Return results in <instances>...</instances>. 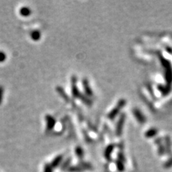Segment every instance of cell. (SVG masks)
Listing matches in <instances>:
<instances>
[{
  "label": "cell",
  "mask_w": 172,
  "mask_h": 172,
  "mask_svg": "<svg viewBox=\"0 0 172 172\" xmlns=\"http://www.w3.org/2000/svg\"><path fill=\"white\" fill-rule=\"evenodd\" d=\"M71 92L73 97L74 98H78V99L82 94L79 90L78 87V78L75 75H73L71 77Z\"/></svg>",
  "instance_id": "cell-1"
},
{
  "label": "cell",
  "mask_w": 172,
  "mask_h": 172,
  "mask_svg": "<svg viewBox=\"0 0 172 172\" xmlns=\"http://www.w3.org/2000/svg\"><path fill=\"white\" fill-rule=\"evenodd\" d=\"M79 99H80V101L84 103V104L86 105V106H91L93 105V101L90 99V98L87 97V96H85V94L82 93L81 96H80V97Z\"/></svg>",
  "instance_id": "cell-7"
},
{
  "label": "cell",
  "mask_w": 172,
  "mask_h": 172,
  "mask_svg": "<svg viewBox=\"0 0 172 172\" xmlns=\"http://www.w3.org/2000/svg\"><path fill=\"white\" fill-rule=\"evenodd\" d=\"M3 96H4V87L1 85H0V105L2 103Z\"/></svg>",
  "instance_id": "cell-12"
},
{
  "label": "cell",
  "mask_w": 172,
  "mask_h": 172,
  "mask_svg": "<svg viewBox=\"0 0 172 172\" xmlns=\"http://www.w3.org/2000/svg\"><path fill=\"white\" fill-rule=\"evenodd\" d=\"M75 152L79 157H82V156H83V151H82L81 147H77L75 149Z\"/></svg>",
  "instance_id": "cell-10"
},
{
  "label": "cell",
  "mask_w": 172,
  "mask_h": 172,
  "mask_svg": "<svg viewBox=\"0 0 172 172\" xmlns=\"http://www.w3.org/2000/svg\"><path fill=\"white\" fill-rule=\"evenodd\" d=\"M56 91H57V93H58L66 102L71 101V98H69V96L67 94L65 90L61 86H57V87H56Z\"/></svg>",
  "instance_id": "cell-6"
},
{
  "label": "cell",
  "mask_w": 172,
  "mask_h": 172,
  "mask_svg": "<svg viewBox=\"0 0 172 172\" xmlns=\"http://www.w3.org/2000/svg\"><path fill=\"white\" fill-rule=\"evenodd\" d=\"M20 14L22 17H28L32 14V10L27 7H23L20 10Z\"/></svg>",
  "instance_id": "cell-8"
},
{
  "label": "cell",
  "mask_w": 172,
  "mask_h": 172,
  "mask_svg": "<svg viewBox=\"0 0 172 172\" xmlns=\"http://www.w3.org/2000/svg\"><path fill=\"white\" fill-rule=\"evenodd\" d=\"M30 37L34 41H38L41 38V33L38 30H34L30 33Z\"/></svg>",
  "instance_id": "cell-9"
},
{
  "label": "cell",
  "mask_w": 172,
  "mask_h": 172,
  "mask_svg": "<svg viewBox=\"0 0 172 172\" xmlns=\"http://www.w3.org/2000/svg\"><path fill=\"white\" fill-rule=\"evenodd\" d=\"M125 103H126V101H124V100H121V101H119L118 103L117 106H115V108H114L108 114V118L113 119L114 118H115V116H116L118 114L120 110L124 106Z\"/></svg>",
  "instance_id": "cell-2"
},
{
  "label": "cell",
  "mask_w": 172,
  "mask_h": 172,
  "mask_svg": "<svg viewBox=\"0 0 172 172\" xmlns=\"http://www.w3.org/2000/svg\"><path fill=\"white\" fill-rule=\"evenodd\" d=\"M7 59V55L3 51H0V62H3Z\"/></svg>",
  "instance_id": "cell-11"
},
{
  "label": "cell",
  "mask_w": 172,
  "mask_h": 172,
  "mask_svg": "<svg viewBox=\"0 0 172 172\" xmlns=\"http://www.w3.org/2000/svg\"><path fill=\"white\" fill-rule=\"evenodd\" d=\"M82 87H83L84 92H85V96L87 97H92L93 96V91L92 88H91L90 83H89L88 80L87 78H83L82 80Z\"/></svg>",
  "instance_id": "cell-4"
},
{
  "label": "cell",
  "mask_w": 172,
  "mask_h": 172,
  "mask_svg": "<svg viewBox=\"0 0 172 172\" xmlns=\"http://www.w3.org/2000/svg\"><path fill=\"white\" fill-rule=\"evenodd\" d=\"M45 122H46V131L47 132L52 131V130L54 129V128H55L56 124L55 118L51 115L47 114V115H45Z\"/></svg>",
  "instance_id": "cell-3"
},
{
  "label": "cell",
  "mask_w": 172,
  "mask_h": 172,
  "mask_svg": "<svg viewBox=\"0 0 172 172\" xmlns=\"http://www.w3.org/2000/svg\"><path fill=\"white\" fill-rule=\"evenodd\" d=\"M124 120H125V115H124V114H122L121 115V118H119L118 122L117 123L116 129H115V133H116V135H118V136H120L121 134L123 127L124 124Z\"/></svg>",
  "instance_id": "cell-5"
}]
</instances>
